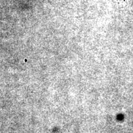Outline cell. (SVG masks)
Returning a JSON list of instances; mask_svg holds the SVG:
<instances>
[{
	"mask_svg": "<svg viewBox=\"0 0 133 133\" xmlns=\"http://www.w3.org/2000/svg\"><path fill=\"white\" fill-rule=\"evenodd\" d=\"M121 9L126 11H133V0H115Z\"/></svg>",
	"mask_w": 133,
	"mask_h": 133,
	"instance_id": "1",
	"label": "cell"
}]
</instances>
